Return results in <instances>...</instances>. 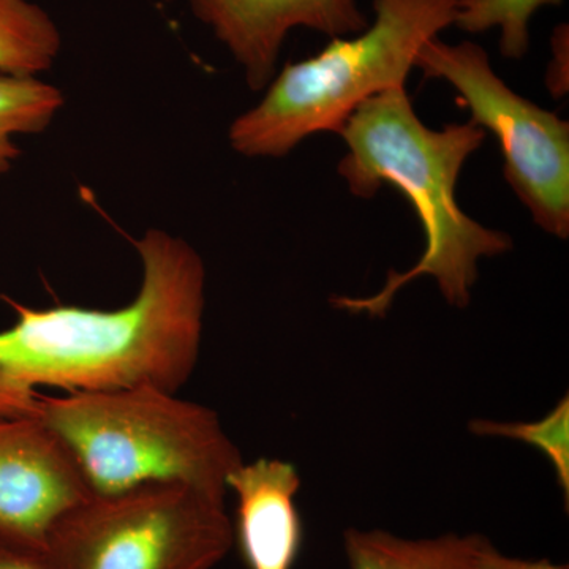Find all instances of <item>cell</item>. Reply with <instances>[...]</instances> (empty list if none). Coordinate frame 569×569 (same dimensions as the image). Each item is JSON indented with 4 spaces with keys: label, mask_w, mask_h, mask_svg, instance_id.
Returning <instances> with one entry per match:
<instances>
[{
    "label": "cell",
    "mask_w": 569,
    "mask_h": 569,
    "mask_svg": "<svg viewBox=\"0 0 569 569\" xmlns=\"http://www.w3.org/2000/svg\"><path fill=\"white\" fill-rule=\"evenodd\" d=\"M347 144L337 173L348 190L369 200L389 183L406 197L425 231V252L408 271H389L373 296H336L332 306L372 318L387 316L396 295L419 277H432L449 306L470 305L478 264L512 249L511 236L478 223L460 209L456 187L468 157L485 142L473 122L441 130L421 122L406 88L378 93L356 108L339 132Z\"/></svg>",
    "instance_id": "cell-2"
},
{
    "label": "cell",
    "mask_w": 569,
    "mask_h": 569,
    "mask_svg": "<svg viewBox=\"0 0 569 569\" xmlns=\"http://www.w3.org/2000/svg\"><path fill=\"white\" fill-rule=\"evenodd\" d=\"M0 569H51L43 550L0 539Z\"/></svg>",
    "instance_id": "cell-16"
},
{
    "label": "cell",
    "mask_w": 569,
    "mask_h": 569,
    "mask_svg": "<svg viewBox=\"0 0 569 569\" xmlns=\"http://www.w3.org/2000/svg\"><path fill=\"white\" fill-rule=\"evenodd\" d=\"M552 56L546 73V84L549 92L556 99L565 97L568 93V54H569V32L568 24H560L552 33L550 40Z\"/></svg>",
    "instance_id": "cell-15"
},
{
    "label": "cell",
    "mask_w": 569,
    "mask_h": 569,
    "mask_svg": "<svg viewBox=\"0 0 569 569\" xmlns=\"http://www.w3.org/2000/svg\"><path fill=\"white\" fill-rule=\"evenodd\" d=\"M343 550L351 569H568L549 559L507 556L479 533L408 539L385 530L348 529Z\"/></svg>",
    "instance_id": "cell-10"
},
{
    "label": "cell",
    "mask_w": 569,
    "mask_h": 569,
    "mask_svg": "<svg viewBox=\"0 0 569 569\" xmlns=\"http://www.w3.org/2000/svg\"><path fill=\"white\" fill-rule=\"evenodd\" d=\"M456 10L458 0H373L365 31L331 39L272 78L261 102L231 123V148L254 159L284 157L313 134H339L359 104L406 88L419 51L455 26Z\"/></svg>",
    "instance_id": "cell-4"
},
{
    "label": "cell",
    "mask_w": 569,
    "mask_h": 569,
    "mask_svg": "<svg viewBox=\"0 0 569 569\" xmlns=\"http://www.w3.org/2000/svg\"><path fill=\"white\" fill-rule=\"evenodd\" d=\"M563 0H458L455 26L468 33L498 29L503 58L520 61L530 48V21L539 9Z\"/></svg>",
    "instance_id": "cell-13"
},
{
    "label": "cell",
    "mask_w": 569,
    "mask_h": 569,
    "mask_svg": "<svg viewBox=\"0 0 569 569\" xmlns=\"http://www.w3.org/2000/svg\"><path fill=\"white\" fill-rule=\"evenodd\" d=\"M40 418L93 496L179 482L227 498L241 451L212 408L152 387L39 396Z\"/></svg>",
    "instance_id": "cell-3"
},
{
    "label": "cell",
    "mask_w": 569,
    "mask_h": 569,
    "mask_svg": "<svg viewBox=\"0 0 569 569\" xmlns=\"http://www.w3.org/2000/svg\"><path fill=\"white\" fill-rule=\"evenodd\" d=\"M61 51V32L50 14L29 0H0V73L36 77Z\"/></svg>",
    "instance_id": "cell-11"
},
{
    "label": "cell",
    "mask_w": 569,
    "mask_h": 569,
    "mask_svg": "<svg viewBox=\"0 0 569 569\" xmlns=\"http://www.w3.org/2000/svg\"><path fill=\"white\" fill-rule=\"evenodd\" d=\"M417 69L458 91L470 121L496 137L505 179L533 222L546 233L568 239L569 123L512 91L473 41H427Z\"/></svg>",
    "instance_id": "cell-6"
},
{
    "label": "cell",
    "mask_w": 569,
    "mask_h": 569,
    "mask_svg": "<svg viewBox=\"0 0 569 569\" xmlns=\"http://www.w3.org/2000/svg\"><path fill=\"white\" fill-rule=\"evenodd\" d=\"M236 508L234 542L249 569H293L302 546V520L296 507L301 477L293 463L258 459L228 477Z\"/></svg>",
    "instance_id": "cell-9"
},
{
    "label": "cell",
    "mask_w": 569,
    "mask_h": 569,
    "mask_svg": "<svg viewBox=\"0 0 569 569\" xmlns=\"http://www.w3.org/2000/svg\"><path fill=\"white\" fill-rule=\"evenodd\" d=\"M194 17L211 29L244 70L252 91L268 88L287 37L295 29L329 39L365 31L369 18L356 0H189Z\"/></svg>",
    "instance_id": "cell-8"
},
{
    "label": "cell",
    "mask_w": 569,
    "mask_h": 569,
    "mask_svg": "<svg viewBox=\"0 0 569 569\" xmlns=\"http://www.w3.org/2000/svg\"><path fill=\"white\" fill-rule=\"evenodd\" d=\"M137 252L140 290L121 309L20 307L17 325L0 331V417H37L40 388L178 392L190 380L203 339V258L156 228Z\"/></svg>",
    "instance_id": "cell-1"
},
{
    "label": "cell",
    "mask_w": 569,
    "mask_h": 569,
    "mask_svg": "<svg viewBox=\"0 0 569 569\" xmlns=\"http://www.w3.org/2000/svg\"><path fill=\"white\" fill-rule=\"evenodd\" d=\"M234 546L224 498L179 482L89 496L52 527L51 569H212Z\"/></svg>",
    "instance_id": "cell-5"
},
{
    "label": "cell",
    "mask_w": 569,
    "mask_h": 569,
    "mask_svg": "<svg viewBox=\"0 0 569 569\" xmlns=\"http://www.w3.org/2000/svg\"><path fill=\"white\" fill-rule=\"evenodd\" d=\"M62 104L61 91L37 77L0 74V174L20 156L14 138L43 132Z\"/></svg>",
    "instance_id": "cell-12"
},
{
    "label": "cell",
    "mask_w": 569,
    "mask_h": 569,
    "mask_svg": "<svg viewBox=\"0 0 569 569\" xmlns=\"http://www.w3.org/2000/svg\"><path fill=\"white\" fill-rule=\"evenodd\" d=\"M468 430L478 437L508 438L539 449L556 473L565 503L569 501V396L561 397L545 418L533 422L473 419Z\"/></svg>",
    "instance_id": "cell-14"
},
{
    "label": "cell",
    "mask_w": 569,
    "mask_h": 569,
    "mask_svg": "<svg viewBox=\"0 0 569 569\" xmlns=\"http://www.w3.org/2000/svg\"><path fill=\"white\" fill-rule=\"evenodd\" d=\"M89 496L73 456L40 418H0V539L43 550L54 523Z\"/></svg>",
    "instance_id": "cell-7"
}]
</instances>
